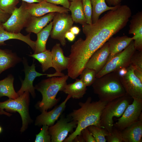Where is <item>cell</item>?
Wrapping results in <instances>:
<instances>
[{
    "instance_id": "obj_1",
    "label": "cell",
    "mask_w": 142,
    "mask_h": 142,
    "mask_svg": "<svg viewBox=\"0 0 142 142\" xmlns=\"http://www.w3.org/2000/svg\"><path fill=\"white\" fill-rule=\"evenodd\" d=\"M107 103L99 100L92 102L91 97H88L84 102H79L78 104L80 107L73 110L67 116L71 120L77 122V127L63 142H73L82 130L89 126L94 125L102 128L100 123V116Z\"/></svg>"
},
{
    "instance_id": "obj_45",
    "label": "cell",
    "mask_w": 142,
    "mask_h": 142,
    "mask_svg": "<svg viewBox=\"0 0 142 142\" xmlns=\"http://www.w3.org/2000/svg\"><path fill=\"white\" fill-rule=\"evenodd\" d=\"M0 114H5L8 116H10L11 114L10 113L5 112L3 110L0 108Z\"/></svg>"
},
{
    "instance_id": "obj_16",
    "label": "cell",
    "mask_w": 142,
    "mask_h": 142,
    "mask_svg": "<svg viewBox=\"0 0 142 142\" xmlns=\"http://www.w3.org/2000/svg\"><path fill=\"white\" fill-rule=\"evenodd\" d=\"M51 52L52 57L53 67L56 72L53 74H47L48 77L62 76L64 74L61 72L67 69L69 58L64 55L63 51L59 43L56 44L52 49Z\"/></svg>"
},
{
    "instance_id": "obj_33",
    "label": "cell",
    "mask_w": 142,
    "mask_h": 142,
    "mask_svg": "<svg viewBox=\"0 0 142 142\" xmlns=\"http://www.w3.org/2000/svg\"><path fill=\"white\" fill-rule=\"evenodd\" d=\"M130 63L135 69L142 72V51L136 50L131 56Z\"/></svg>"
},
{
    "instance_id": "obj_6",
    "label": "cell",
    "mask_w": 142,
    "mask_h": 142,
    "mask_svg": "<svg viewBox=\"0 0 142 142\" xmlns=\"http://www.w3.org/2000/svg\"><path fill=\"white\" fill-rule=\"evenodd\" d=\"M136 50L133 40L125 49L107 61L104 68L96 74V78H100L107 73L115 71L120 68L128 67L130 64L131 56Z\"/></svg>"
},
{
    "instance_id": "obj_27",
    "label": "cell",
    "mask_w": 142,
    "mask_h": 142,
    "mask_svg": "<svg viewBox=\"0 0 142 142\" xmlns=\"http://www.w3.org/2000/svg\"><path fill=\"white\" fill-rule=\"evenodd\" d=\"M92 8V23L95 22L99 18L101 14L108 11L116 8L119 5L110 7L106 4L105 0H90Z\"/></svg>"
},
{
    "instance_id": "obj_5",
    "label": "cell",
    "mask_w": 142,
    "mask_h": 142,
    "mask_svg": "<svg viewBox=\"0 0 142 142\" xmlns=\"http://www.w3.org/2000/svg\"><path fill=\"white\" fill-rule=\"evenodd\" d=\"M29 93L24 92L15 99L9 98L3 102H0V108L12 111H17L21 116L22 125L21 131L23 132L27 129L31 122L29 113Z\"/></svg>"
},
{
    "instance_id": "obj_43",
    "label": "cell",
    "mask_w": 142,
    "mask_h": 142,
    "mask_svg": "<svg viewBox=\"0 0 142 142\" xmlns=\"http://www.w3.org/2000/svg\"><path fill=\"white\" fill-rule=\"evenodd\" d=\"M134 73L135 76L142 82V72H140L135 69Z\"/></svg>"
},
{
    "instance_id": "obj_11",
    "label": "cell",
    "mask_w": 142,
    "mask_h": 142,
    "mask_svg": "<svg viewBox=\"0 0 142 142\" xmlns=\"http://www.w3.org/2000/svg\"><path fill=\"white\" fill-rule=\"evenodd\" d=\"M142 110V100L133 99L132 103L128 106L113 126L122 131L139 119Z\"/></svg>"
},
{
    "instance_id": "obj_38",
    "label": "cell",
    "mask_w": 142,
    "mask_h": 142,
    "mask_svg": "<svg viewBox=\"0 0 142 142\" xmlns=\"http://www.w3.org/2000/svg\"><path fill=\"white\" fill-rule=\"evenodd\" d=\"M10 16L0 8V23H3L5 22L9 17Z\"/></svg>"
},
{
    "instance_id": "obj_31",
    "label": "cell",
    "mask_w": 142,
    "mask_h": 142,
    "mask_svg": "<svg viewBox=\"0 0 142 142\" xmlns=\"http://www.w3.org/2000/svg\"><path fill=\"white\" fill-rule=\"evenodd\" d=\"M19 0H0V8L4 12L11 15Z\"/></svg>"
},
{
    "instance_id": "obj_13",
    "label": "cell",
    "mask_w": 142,
    "mask_h": 142,
    "mask_svg": "<svg viewBox=\"0 0 142 142\" xmlns=\"http://www.w3.org/2000/svg\"><path fill=\"white\" fill-rule=\"evenodd\" d=\"M26 4V8L31 16L40 17L52 12L68 13L69 10L48 2L44 0L37 3Z\"/></svg>"
},
{
    "instance_id": "obj_36",
    "label": "cell",
    "mask_w": 142,
    "mask_h": 142,
    "mask_svg": "<svg viewBox=\"0 0 142 142\" xmlns=\"http://www.w3.org/2000/svg\"><path fill=\"white\" fill-rule=\"evenodd\" d=\"M81 134L85 142H95V139L87 127L82 130Z\"/></svg>"
},
{
    "instance_id": "obj_20",
    "label": "cell",
    "mask_w": 142,
    "mask_h": 142,
    "mask_svg": "<svg viewBox=\"0 0 142 142\" xmlns=\"http://www.w3.org/2000/svg\"><path fill=\"white\" fill-rule=\"evenodd\" d=\"M133 40V37H129L126 36L110 38L108 41L110 53L108 60L125 49Z\"/></svg>"
},
{
    "instance_id": "obj_37",
    "label": "cell",
    "mask_w": 142,
    "mask_h": 142,
    "mask_svg": "<svg viewBox=\"0 0 142 142\" xmlns=\"http://www.w3.org/2000/svg\"><path fill=\"white\" fill-rule=\"evenodd\" d=\"M47 2L50 3L56 4H60L63 6V7L69 9L70 3L69 0H44Z\"/></svg>"
},
{
    "instance_id": "obj_24",
    "label": "cell",
    "mask_w": 142,
    "mask_h": 142,
    "mask_svg": "<svg viewBox=\"0 0 142 142\" xmlns=\"http://www.w3.org/2000/svg\"><path fill=\"white\" fill-rule=\"evenodd\" d=\"M53 26V22L47 25L37 34V39L35 42L34 54H37L46 50V44L50 34Z\"/></svg>"
},
{
    "instance_id": "obj_21",
    "label": "cell",
    "mask_w": 142,
    "mask_h": 142,
    "mask_svg": "<svg viewBox=\"0 0 142 142\" xmlns=\"http://www.w3.org/2000/svg\"><path fill=\"white\" fill-rule=\"evenodd\" d=\"M30 33L24 36L20 33H14L8 32L2 28L0 31V45H6L4 42L7 40L16 39L22 41L28 45L34 51L35 42L30 38Z\"/></svg>"
},
{
    "instance_id": "obj_30",
    "label": "cell",
    "mask_w": 142,
    "mask_h": 142,
    "mask_svg": "<svg viewBox=\"0 0 142 142\" xmlns=\"http://www.w3.org/2000/svg\"><path fill=\"white\" fill-rule=\"evenodd\" d=\"M95 71L92 69L85 68L80 74V79L86 87L90 86L93 84L96 79Z\"/></svg>"
},
{
    "instance_id": "obj_15",
    "label": "cell",
    "mask_w": 142,
    "mask_h": 142,
    "mask_svg": "<svg viewBox=\"0 0 142 142\" xmlns=\"http://www.w3.org/2000/svg\"><path fill=\"white\" fill-rule=\"evenodd\" d=\"M110 53L109 44L106 42L93 54L85 68L94 70L97 74L106 65Z\"/></svg>"
},
{
    "instance_id": "obj_4",
    "label": "cell",
    "mask_w": 142,
    "mask_h": 142,
    "mask_svg": "<svg viewBox=\"0 0 142 142\" xmlns=\"http://www.w3.org/2000/svg\"><path fill=\"white\" fill-rule=\"evenodd\" d=\"M133 98L127 93L124 95L108 102L102 113L100 125L109 133H111L113 127V118L114 117L119 118L130 104Z\"/></svg>"
},
{
    "instance_id": "obj_46",
    "label": "cell",
    "mask_w": 142,
    "mask_h": 142,
    "mask_svg": "<svg viewBox=\"0 0 142 142\" xmlns=\"http://www.w3.org/2000/svg\"><path fill=\"white\" fill-rule=\"evenodd\" d=\"M2 28H3L2 25V23H0V31Z\"/></svg>"
},
{
    "instance_id": "obj_47",
    "label": "cell",
    "mask_w": 142,
    "mask_h": 142,
    "mask_svg": "<svg viewBox=\"0 0 142 142\" xmlns=\"http://www.w3.org/2000/svg\"><path fill=\"white\" fill-rule=\"evenodd\" d=\"M2 131V128L0 126V133H1Z\"/></svg>"
},
{
    "instance_id": "obj_29",
    "label": "cell",
    "mask_w": 142,
    "mask_h": 142,
    "mask_svg": "<svg viewBox=\"0 0 142 142\" xmlns=\"http://www.w3.org/2000/svg\"><path fill=\"white\" fill-rule=\"evenodd\" d=\"M94 137L95 142H106V137L109 133L105 129L94 125H91L87 127Z\"/></svg>"
},
{
    "instance_id": "obj_40",
    "label": "cell",
    "mask_w": 142,
    "mask_h": 142,
    "mask_svg": "<svg viewBox=\"0 0 142 142\" xmlns=\"http://www.w3.org/2000/svg\"><path fill=\"white\" fill-rule=\"evenodd\" d=\"M65 36V38H67L68 40L70 42L73 41L75 38V35L70 31L66 33Z\"/></svg>"
},
{
    "instance_id": "obj_42",
    "label": "cell",
    "mask_w": 142,
    "mask_h": 142,
    "mask_svg": "<svg viewBox=\"0 0 142 142\" xmlns=\"http://www.w3.org/2000/svg\"><path fill=\"white\" fill-rule=\"evenodd\" d=\"M80 31L79 28L76 26H72L69 30L70 31L75 35L78 34L80 32Z\"/></svg>"
},
{
    "instance_id": "obj_10",
    "label": "cell",
    "mask_w": 142,
    "mask_h": 142,
    "mask_svg": "<svg viewBox=\"0 0 142 142\" xmlns=\"http://www.w3.org/2000/svg\"><path fill=\"white\" fill-rule=\"evenodd\" d=\"M135 69L130 64L126 74L120 77L126 93L133 99L142 100V82L134 74Z\"/></svg>"
},
{
    "instance_id": "obj_3",
    "label": "cell",
    "mask_w": 142,
    "mask_h": 142,
    "mask_svg": "<svg viewBox=\"0 0 142 142\" xmlns=\"http://www.w3.org/2000/svg\"><path fill=\"white\" fill-rule=\"evenodd\" d=\"M92 86L99 100L107 102L125 95L126 93L116 71L96 79Z\"/></svg>"
},
{
    "instance_id": "obj_19",
    "label": "cell",
    "mask_w": 142,
    "mask_h": 142,
    "mask_svg": "<svg viewBox=\"0 0 142 142\" xmlns=\"http://www.w3.org/2000/svg\"><path fill=\"white\" fill-rule=\"evenodd\" d=\"M121 132L123 142H141L142 120L139 119Z\"/></svg>"
},
{
    "instance_id": "obj_32",
    "label": "cell",
    "mask_w": 142,
    "mask_h": 142,
    "mask_svg": "<svg viewBox=\"0 0 142 142\" xmlns=\"http://www.w3.org/2000/svg\"><path fill=\"white\" fill-rule=\"evenodd\" d=\"M47 125H43L39 133L36 135L35 142H51V136L50 134Z\"/></svg>"
},
{
    "instance_id": "obj_25",
    "label": "cell",
    "mask_w": 142,
    "mask_h": 142,
    "mask_svg": "<svg viewBox=\"0 0 142 142\" xmlns=\"http://www.w3.org/2000/svg\"><path fill=\"white\" fill-rule=\"evenodd\" d=\"M74 22L82 25L86 23L83 11L82 0H74L70 3L69 8Z\"/></svg>"
},
{
    "instance_id": "obj_35",
    "label": "cell",
    "mask_w": 142,
    "mask_h": 142,
    "mask_svg": "<svg viewBox=\"0 0 142 142\" xmlns=\"http://www.w3.org/2000/svg\"><path fill=\"white\" fill-rule=\"evenodd\" d=\"M106 138L108 142H123L121 131L114 126L111 133Z\"/></svg>"
},
{
    "instance_id": "obj_2",
    "label": "cell",
    "mask_w": 142,
    "mask_h": 142,
    "mask_svg": "<svg viewBox=\"0 0 142 142\" xmlns=\"http://www.w3.org/2000/svg\"><path fill=\"white\" fill-rule=\"evenodd\" d=\"M68 77V75L53 77L42 80L36 85L35 89L42 96V100L37 104L38 109L41 112L47 111L57 104L60 99H57L56 96L59 91H63Z\"/></svg>"
},
{
    "instance_id": "obj_28",
    "label": "cell",
    "mask_w": 142,
    "mask_h": 142,
    "mask_svg": "<svg viewBox=\"0 0 142 142\" xmlns=\"http://www.w3.org/2000/svg\"><path fill=\"white\" fill-rule=\"evenodd\" d=\"M29 55L37 60L40 63L43 72H44L50 68L53 67L52 55L50 50H46Z\"/></svg>"
},
{
    "instance_id": "obj_7",
    "label": "cell",
    "mask_w": 142,
    "mask_h": 142,
    "mask_svg": "<svg viewBox=\"0 0 142 142\" xmlns=\"http://www.w3.org/2000/svg\"><path fill=\"white\" fill-rule=\"evenodd\" d=\"M26 4L22 1L21 6L19 8L16 7L8 19L2 23L5 30L19 33L26 27L31 17L27 9Z\"/></svg>"
},
{
    "instance_id": "obj_9",
    "label": "cell",
    "mask_w": 142,
    "mask_h": 142,
    "mask_svg": "<svg viewBox=\"0 0 142 142\" xmlns=\"http://www.w3.org/2000/svg\"><path fill=\"white\" fill-rule=\"evenodd\" d=\"M76 121L71 120L68 116L62 115L60 119L53 125L49 126L48 130L51 136V142L63 141L69 133H72L77 127Z\"/></svg>"
},
{
    "instance_id": "obj_18",
    "label": "cell",
    "mask_w": 142,
    "mask_h": 142,
    "mask_svg": "<svg viewBox=\"0 0 142 142\" xmlns=\"http://www.w3.org/2000/svg\"><path fill=\"white\" fill-rule=\"evenodd\" d=\"M56 13H50L40 17L31 16L26 27V31L37 34L53 19Z\"/></svg>"
},
{
    "instance_id": "obj_26",
    "label": "cell",
    "mask_w": 142,
    "mask_h": 142,
    "mask_svg": "<svg viewBox=\"0 0 142 142\" xmlns=\"http://www.w3.org/2000/svg\"><path fill=\"white\" fill-rule=\"evenodd\" d=\"M14 80L13 77L11 75L0 80V97L6 96L9 98L15 99L19 96L14 88Z\"/></svg>"
},
{
    "instance_id": "obj_34",
    "label": "cell",
    "mask_w": 142,
    "mask_h": 142,
    "mask_svg": "<svg viewBox=\"0 0 142 142\" xmlns=\"http://www.w3.org/2000/svg\"><path fill=\"white\" fill-rule=\"evenodd\" d=\"M83 11L86 19V23H92V8L90 0H82Z\"/></svg>"
},
{
    "instance_id": "obj_17",
    "label": "cell",
    "mask_w": 142,
    "mask_h": 142,
    "mask_svg": "<svg viewBox=\"0 0 142 142\" xmlns=\"http://www.w3.org/2000/svg\"><path fill=\"white\" fill-rule=\"evenodd\" d=\"M129 34L133 37L136 50L142 51V12L139 11L134 15L130 21Z\"/></svg>"
},
{
    "instance_id": "obj_8",
    "label": "cell",
    "mask_w": 142,
    "mask_h": 142,
    "mask_svg": "<svg viewBox=\"0 0 142 142\" xmlns=\"http://www.w3.org/2000/svg\"><path fill=\"white\" fill-rule=\"evenodd\" d=\"M53 20L51 37L58 40L62 46H64L66 44L65 34L69 31L74 22L68 13L56 12Z\"/></svg>"
},
{
    "instance_id": "obj_48",
    "label": "cell",
    "mask_w": 142,
    "mask_h": 142,
    "mask_svg": "<svg viewBox=\"0 0 142 142\" xmlns=\"http://www.w3.org/2000/svg\"><path fill=\"white\" fill-rule=\"evenodd\" d=\"M69 0L72 1H73L74 0Z\"/></svg>"
},
{
    "instance_id": "obj_22",
    "label": "cell",
    "mask_w": 142,
    "mask_h": 142,
    "mask_svg": "<svg viewBox=\"0 0 142 142\" xmlns=\"http://www.w3.org/2000/svg\"><path fill=\"white\" fill-rule=\"evenodd\" d=\"M86 86L80 79H76L73 83L67 84L63 91L74 99H79L86 93Z\"/></svg>"
},
{
    "instance_id": "obj_44",
    "label": "cell",
    "mask_w": 142,
    "mask_h": 142,
    "mask_svg": "<svg viewBox=\"0 0 142 142\" xmlns=\"http://www.w3.org/2000/svg\"><path fill=\"white\" fill-rule=\"evenodd\" d=\"M28 3H39L44 0H19Z\"/></svg>"
},
{
    "instance_id": "obj_12",
    "label": "cell",
    "mask_w": 142,
    "mask_h": 142,
    "mask_svg": "<svg viewBox=\"0 0 142 142\" xmlns=\"http://www.w3.org/2000/svg\"><path fill=\"white\" fill-rule=\"evenodd\" d=\"M71 98L70 96L68 95L63 101L56 105L52 110L48 112L42 111L36 118L35 125L39 126L45 125L49 126L54 125L65 110L66 104Z\"/></svg>"
},
{
    "instance_id": "obj_14",
    "label": "cell",
    "mask_w": 142,
    "mask_h": 142,
    "mask_svg": "<svg viewBox=\"0 0 142 142\" xmlns=\"http://www.w3.org/2000/svg\"><path fill=\"white\" fill-rule=\"evenodd\" d=\"M23 63L25 78L24 80L22 81L21 87L17 93L19 96L24 92L28 91L31 94L33 97H35L36 96L35 89L33 85L34 80L37 77L47 75V74L41 73L37 72L35 69V64L34 63L31 66H29L28 65L27 61L24 59Z\"/></svg>"
},
{
    "instance_id": "obj_39",
    "label": "cell",
    "mask_w": 142,
    "mask_h": 142,
    "mask_svg": "<svg viewBox=\"0 0 142 142\" xmlns=\"http://www.w3.org/2000/svg\"><path fill=\"white\" fill-rule=\"evenodd\" d=\"M108 6L110 7H114L121 4L123 0H105Z\"/></svg>"
},
{
    "instance_id": "obj_23",
    "label": "cell",
    "mask_w": 142,
    "mask_h": 142,
    "mask_svg": "<svg viewBox=\"0 0 142 142\" xmlns=\"http://www.w3.org/2000/svg\"><path fill=\"white\" fill-rule=\"evenodd\" d=\"M20 60L16 54L9 50L0 49V74L4 70L13 67Z\"/></svg>"
},
{
    "instance_id": "obj_41",
    "label": "cell",
    "mask_w": 142,
    "mask_h": 142,
    "mask_svg": "<svg viewBox=\"0 0 142 142\" xmlns=\"http://www.w3.org/2000/svg\"><path fill=\"white\" fill-rule=\"evenodd\" d=\"M118 75L120 77L125 75L127 72V68L123 67L120 68L115 71Z\"/></svg>"
}]
</instances>
